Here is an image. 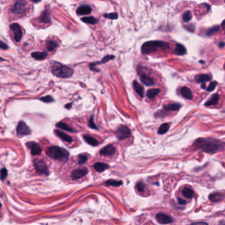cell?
I'll list each match as a JSON object with an SVG mask.
<instances>
[{"label":"cell","instance_id":"13","mask_svg":"<svg viewBox=\"0 0 225 225\" xmlns=\"http://www.w3.org/2000/svg\"><path fill=\"white\" fill-rule=\"evenodd\" d=\"M115 152H116V148L112 144H109L101 149L100 153L103 156H112Z\"/></svg>","mask_w":225,"mask_h":225},{"label":"cell","instance_id":"53","mask_svg":"<svg viewBox=\"0 0 225 225\" xmlns=\"http://www.w3.org/2000/svg\"><path fill=\"white\" fill-rule=\"evenodd\" d=\"M5 59H3V58H1V57H0V61H4Z\"/></svg>","mask_w":225,"mask_h":225},{"label":"cell","instance_id":"55","mask_svg":"<svg viewBox=\"0 0 225 225\" xmlns=\"http://www.w3.org/2000/svg\"><path fill=\"white\" fill-rule=\"evenodd\" d=\"M1 215H2V213H1V211L0 210V217H1Z\"/></svg>","mask_w":225,"mask_h":225},{"label":"cell","instance_id":"23","mask_svg":"<svg viewBox=\"0 0 225 225\" xmlns=\"http://www.w3.org/2000/svg\"><path fill=\"white\" fill-rule=\"evenodd\" d=\"M174 53L178 55H183L186 53V48L182 44H177L176 46Z\"/></svg>","mask_w":225,"mask_h":225},{"label":"cell","instance_id":"19","mask_svg":"<svg viewBox=\"0 0 225 225\" xmlns=\"http://www.w3.org/2000/svg\"><path fill=\"white\" fill-rule=\"evenodd\" d=\"M133 88L135 90V92L137 93V94L139 95L141 97H143L144 95V89L143 87L141 85V84L137 82L136 80L133 81Z\"/></svg>","mask_w":225,"mask_h":225},{"label":"cell","instance_id":"29","mask_svg":"<svg viewBox=\"0 0 225 225\" xmlns=\"http://www.w3.org/2000/svg\"><path fill=\"white\" fill-rule=\"evenodd\" d=\"M161 90L157 88H153L151 90H149L147 92V96L149 99H153L154 97H156L159 93H160Z\"/></svg>","mask_w":225,"mask_h":225},{"label":"cell","instance_id":"56","mask_svg":"<svg viewBox=\"0 0 225 225\" xmlns=\"http://www.w3.org/2000/svg\"><path fill=\"white\" fill-rule=\"evenodd\" d=\"M200 62H201V63H205V62L203 61H200Z\"/></svg>","mask_w":225,"mask_h":225},{"label":"cell","instance_id":"20","mask_svg":"<svg viewBox=\"0 0 225 225\" xmlns=\"http://www.w3.org/2000/svg\"><path fill=\"white\" fill-rule=\"evenodd\" d=\"M182 107L181 104H177V103H174V104H169L167 105H164L163 109L165 110V111H178L180 109V107Z\"/></svg>","mask_w":225,"mask_h":225},{"label":"cell","instance_id":"30","mask_svg":"<svg viewBox=\"0 0 225 225\" xmlns=\"http://www.w3.org/2000/svg\"><path fill=\"white\" fill-rule=\"evenodd\" d=\"M182 194L184 197H186V198L191 199L193 197L194 192L189 187H185V188L182 190Z\"/></svg>","mask_w":225,"mask_h":225},{"label":"cell","instance_id":"35","mask_svg":"<svg viewBox=\"0 0 225 225\" xmlns=\"http://www.w3.org/2000/svg\"><path fill=\"white\" fill-rule=\"evenodd\" d=\"M58 43L54 41H48L47 42V44H46L47 50L50 51L55 50L56 49L58 48Z\"/></svg>","mask_w":225,"mask_h":225},{"label":"cell","instance_id":"27","mask_svg":"<svg viewBox=\"0 0 225 225\" xmlns=\"http://www.w3.org/2000/svg\"><path fill=\"white\" fill-rule=\"evenodd\" d=\"M31 56L34 59L41 61V60L45 59L46 57H47V53L44 52H38V51H36V52L32 53L31 54Z\"/></svg>","mask_w":225,"mask_h":225},{"label":"cell","instance_id":"26","mask_svg":"<svg viewBox=\"0 0 225 225\" xmlns=\"http://www.w3.org/2000/svg\"><path fill=\"white\" fill-rule=\"evenodd\" d=\"M83 138H84V140H85V141L86 143H88V144L89 145H91V146H97L98 145V142L97 141V140L95 139V138H93V137L89 136H88V135L83 136Z\"/></svg>","mask_w":225,"mask_h":225},{"label":"cell","instance_id":"38","mask_svg":"<svg viewBox=\"0 0 225 225\" xmlns=\"http://www.w3.org/2000/svg\"><path fill=\"white\" fill-rule=\"evenodd\" d=\"M79 157V161L78 163L79 165H81V164H83L85 163L86 161H87V156L86 155H84V154H81L79 155L78 156Z\"/></svg>","mask_w":225,"mask_h":225},{"label":"cell","instance_id":"54","mask_svg":"<svg viewBox=\"0 0 225 225\" xmlns=\"http://www.w3.org/2000/svg\"><path fill=\"white\" fill-rule=\"evenodd\" d=\"M219 225H224V222L222 221V224H220Z\"/></svg>","mask_w":225,"mask_h":225},{"label":"cell","instance_id":"2","mask_svg":"<svg viewBox=\"0 0 225 225\" xmlns=\"http://www.w3.org/2000/svg\"><path fill=\"white\" fill-rule=\"evenodd\" d=\"M170 48L169 44L163 41H149L143 44L141 53L143 54H150L158 50H167Z\"/></svg>","mask_w":225,"mask_h":225},{"label":"cell","instance_id":"18","mask_svg":"<svg viewBox=\"0 0 225 225\" xmlns=\"http://www.w3.org/2000/svg\"><path fill=\"white\" fill-rule=\"evenodd\" d=\"M180 92H181V94L183 97L186 98V99L192 100V98H193V95H192V92L191 90L187 87H186V86L182 87L181 88V90H180Z\"/></svg>","mask_w":225,"mask_h":225},{"label":"cell","instance_id":"46","mask_svg":"<svg viewBox=\"0 0 225 225\" xmlns=\"http://www.w3.org/2000/svg\"><path fill=\"white\" fill-rule=\"evenodd\" d=\"M0 48L3 49V50H7L8 49V46L4 42L0 41Z\"/></svg>","mask_w":225,"mask_h":225},{"label":"cell","instance_id":"5","mask_svg":"<svg viewBox=\"0 0 225 225\" xmlns=\"http://www.w3.org/2000/svg\"><path fill=\"white\" fill-rule=\"evenodd\" d=\"M115 134H116L118 140H122L130 138L132 135V132L127 126L121 125L117 128L116 132H115Z\"/></svg>","mask_w":225,"mask_h":225},{"label":"cell","instance_id":"21","mask_svg":"<svg viewBox=\"0 0 225 225\" xmlns=\"http://www.w3.org/2000/svg\"><path fill=\"white\" fill-rule=\"evenodd\" d=\"M95 169L97 171V172H102L105 170H106L107 168H109V165L108 164L101 163V162H98L96 163L95 165H93Z\"/></svg>","mask_w":225,"mask_h":225},{"label":"cell","instance_id":"14","mask_svg":"<svg viewBox=\"0 0 225 225\" xmlns=\"http://www.w3.org/2000/svg\"><path fill=\"white\" fill-rule=\"evenodd\" d=\"M92 12V8L87 5L79 6L77 9V14L79 15H88Z\"/></svg>","mask_w":225,"mask_h":225},{"label":"cell","instance_id":"9","mask_svg":"<svg viewBox=\"0 0 225 225\" xmlns=\"http://www.w3.org/2000/svg\"><path fill=\"white\" fill-rule=\"evenodd\" d=\"M11 29L13 32L15 40L17 42H20L22 38L23 33L21 28L19 25L17 24V23H13V24L11 25Z\"/></svg>","mask_w":225,"mask_h":225},{"label":"cell","instance_id":"16","mask_svg":"<svg viewBox=\"0 0 225 225\" xmlns=\"http://www.w3.org/2000/svg\"><path fill=\"white\" fill-rule=\"evenodd\" d=\"M140 79L143 83L145 85L148 86H151L154 84V82L153 80V79L151 78V77L149 76L148 75L143 74L140 76Z\"/></svg>","mask_w":225,"mask_h":225},{"label":"cell","instance_id":"28","mask_svg":"<svg viewBox=\"0 0 225 225\" xmlns=\"http://www.w3.org/2000/svg\"><path fill=\"white\" fill-rule=\"evenodd\" d=\"M223 198H224L223 196L219 193L212 194H211L209 197V200L211 201H215V202H218V201H222L223 200Z\"/></svg>","mask_w":225,"mask_h":225},{"label":"cell","instance_id":"52","mask_svg":"<svg viewBox=\"0 0 225 225\" xmlns=\"http://www.w3.org/2000/svg\"><path fill=\"white\" fill-rule=\"evenodd\" d=\"M201 88H205V84H202V85H201Z\"/></svg>","mask_w":225,"mask_h":225},{"label":"cell","instance_id":"7","mask_svg":"<svg viewBox=\"0 0 225 225\" xmlns=\"http://www.w3.org/2000/svg\"><path fill=\"white\" fill-rule=\"evenodd\" d=\"M34 167L40 174L48 175L49 171L46 164L43 160H36L34 161Z\"/></svg>","mask_w":225,"mask_h":225},{"label":"cell","instance_id":"37","mask_svg":"<svg viewBox=\"0 0 225 225\" xmlns=\"http://www.w3.org/2000/svg\"><path fill=\"white\" fill-rule=\"evenodd\" d=\"M103 16H104L105 18H109V19H111V20H116V19H118V13H116V12L104 14V15Z\"/></svg>","mask_w":225,"mask_h":225},{"label":"cell","instance_id":"57","mask_svg":"<svg viewBox=\"0 0 225 225\" xmlns=\"http://www.w3.org/2000/svg\"><path fill=\"white\" fill-rule=\"evenodd\" d=\"M1 207V203H0V207Z\"/></svg>","mask_w":225,"mask_h":225},{"label":"cell","instance_id":"1","mask_svg":"<svg viewBox=\"0 0 225 225\" xmlns=\"http://www.w3.org/2000/svg\"><path fill=\"white\" fill-rule=\"evenodd\" d=\"M194 146L205 153H215L223 149L224 143L214 138H198Z\"/></svg>","mask_w":225,"mask_h":225},{"label":"cell","instance_id":"44","mask_svg":"<svg viewBox=\"0 0 225 225\" xmlns=\"http://www.w3.org/2000/svg\"><path fill=\"white\" fill-rule=\"evenodd\" d=\"M184 28L186 30H188V31L191 32H195V26L193 25H184Z\"/></svg>","mask_w":225,"mask_h":225},{"label":"cell","instance_id":"48","mask_svg":"<svg viewBox=\"0 0 225 225\" xmlns=\"http://www.w3.org/2000/svg\"><path fill=\"white\" fill-rule=\"evenodd\" d=\"M178 203H179V204H180V205H185V204H186L187 202L184 200H182V199H181V198H179L178 199Z\"/></svg>","mask_w":225,"mask_h":225},{"label":"cell","instance_id":"40","mask_svg":"<svg viewBox=\"0 0 225 225\" xmlns=\"http://www.w3.org/2000/svg\"><path fill=\"white\" fill-rule=\"evenodd\" d=\"M40 100L43 101V102H45V103H51L54 102V99L51 97L50 95L44 96V97L40 98Z\"/></svg>","mask_w":225,"mask_h":225},{"label":"cell","instance_id":"31","mask_svg":"<svg viewBox=\"0 0 225 225\" xmlns=\"http://www.w3.org/2000/svg\"><path fill=\"white\" fill-rule=\"evenodd\" d=\"M81 20L83 21V22L87 23V24H90V25H96L98 22L97 19L94 17H83L81 18Z\"/></svg>","mask_w":225,"mask_h":225},{"label":"cell","instance_id":"47","mask_svg":"<svg viewBox=\"0 0 225 225\" xmlns=\"http://www.w3.org/2000/svg\"><path fill=\"white\" fill-rule=\"evenodd\" d=\"M191 225H208V224L205 222H194V223L191 224Z\"/></svg>","mask_w":225,"mask_h":225},{"label":"cell","instance_id":"41","mask_svg":"<svg viewBox=\"0 0 225 225\" xmlns=\"http://www.w3.org/2000/svg\"><path fill=\"white\" fill-rule=\"evenodd\" d=\"M217 85V82L216 81H213L212 82H211V84L209 86V87L207 89V92H211V91L214 90L215 88H216V86Z\"/></svg>","mask_w":225,"mask_h":225},{"label":"cell","instance_id":"36","mask_svg":"<svg viewBox=\"0 0 225 225\" xmlns=\"http://www.w3.org/2000/svg\"><path fill=\"white\" fill-rule=\"evenodd\" d=\"M192 18V14L190 11L187 10L182 14V19L183 21L185 22H189V20H191Z\"/></svg>","mask_w":225,"mask_h":225},{"label":"cell","instance_id":"15","mask_svg":"<svg viewBox=\"0 0 225 225\" xmlns=\"http://www.w3.org/2000/svg\"><path fill=\"white\" fill-rule=\"evenodd\" d=\"M195 80L197 82H207L211 81L212 80V76L209 74H198L195 77Z\"/></svg>","mask_w":225,"mask_h":225},{"label":"cell","instance_id":"39","mask_svg":"<svg viewBox=\"0 0 225 225\" xmlns=\"http://www.w3.org/2000/svg\"><path fill=\"white\" fill-rule=\"evenodd\" d=\"M8 177V170L5 168H3L0 172V178L2 180H5Z\"/></svg>","mask_w":225,"mask_h":225},{"label":"cell","instance_id":"32","mask_svg":"<svg viewBox=\"0 0 225 225\" xmlns=\"http://www.w3.org/2000/svg\"><path fill=\"white\" fill-rule=\"evenodd\" d=\"M170 124L169 123H164L162 125L158 128V134H165L169 130Z\"/></svg>","mask_w":225,"mask_h":225},{"label":"cell","instance_id":"25","mask_svg":"<svg viewBox=\"0 0 225 225\" xmlns=\"http://www.w3.org/2000/svg\"><path fill=\"white\" fill-rule=\"evenodd\" d=\"M56 127L61 128V129L64 130L65 131H67V132H74L75 130L73 128L70 127L69 125H67L66 123H62V122H60V123H58L56 125Z\"/></svg>","mask_w":225,"mask_h":225},{"label":"cell","instance_id":"11","mask_svg":"<svg viewBox=\"0 0 225 225\" xmlns=\"http://www.w3.org/2000/svg\"><path fill=\"white\" fill-rule=\"evenodd\" d=\"M27 146L30 149V153L32 155H36L41 153L42 148L37 143L34 142H27Z\"/></svg>","mask_w":225,"mask_h":225},{"label":"cell","instance_id":"50","mask_svg":"<svg viewBox=\"0 0 225 225\" xmlns=\"http://www.w3.org/2000/svg\"><path fill=\"white\" fill-rule=\"evenodd\" d=\"M71 105H72V103H71V104H67L66 105H65V107H66L67 109H69L71 108Z\"/></svg>","mask_w":225,"mask_h":225},{"label":"cell","instance_id":"51","mask_svg":"<svg viewBox=\"0 0 225 225\" xmlns=\"http://www.w3.org/2000/svg\"><path fill=\"white\" fill-rule=\"evenodd\" d=\"M30 1H33L34 3H38V2H40L41 1V0H30Z\"/></svg>","mask_w":225,"mask_h":225},{"label":"cell","instance_id":"22","mask_svg":"<svg viewBox=\"0 0 225 225\" xmlns=\"http://www.w3.org/2000/svg\"><path fill=\"white\" fill-rule=\"evenodd\" d=\"M219 100V95L218 93H215L213 94L209 100L207 102L205 103V106H211V105H214L218 104Z\"/></svg>","mask_w":225,"mask_h":225},{"label":"cell","instance_id":"34","mask_svg":"<svg viewBox=\"0 0 225 225\" xmlns=\"http://www.w3.org/2000/svg\"><path fill=\"white\" fill-rule=\"evenodd\" d=\"M122 184H123L122 181H121V180H108L105 182V184L107 185V186H112L115 187L121 186Z\"/></svg>","mask_w":225,"mask_h":225},{"label":"cell","instance_id":"3","mask_svg":"<svg viewBox=\"0 0 225 225\" xmlns=\"http://www.w3.org/2000/svg\"><path fill=\"white\" fill-rule=\"evenodd\" d=\"M51 72L59 78H68L73 74V70L62 63L53 61L51 63Z\"/></svg>","mask_w":225,"mask_h":225},{"label":"cell","instance_id":"24","mask_svg":"<svg viewBox=\"0 0 225 225\" xmlns=\"http://www.w3.org/2000/svg\"><path fill=\"white\" fill-rule=\"evenodd\" d=\"M40 20L44 23H50L51 22L50 15L48 10H45L40 17Z\"/></svg>","mask_w":225,"mask_h":225},{"label":"cell","instance_id":"6","mask_svg":"<svg viewBox=\"0 0 225 225\" xmlns=\"http://www.w3.org/2000/svg\"><path fill=\"white\" fill-rule=\"evenodd\" d=\"M27 10V5L24 0H19L12 8V12L17 15H22Z\"/></svg>","mask_w":225,"mask_h":225},{"label":"cell","instance_id":"49","mask_svg":"<svg viewBox=\"0 0 225 225\" xmlns=\"http://www.w3.org/2000/svg\"><path fill=\"white\" fill-rule=\"evenodd\" d=\"M219 46L220 47V48H223V47L224 46V42H220V43L219 44Z\"/></svg>","mask_w":225,"mask_h":225},{"label":"cell","instance_id":"17","mask_svg":"<svg viewBox=\"0 0 225 225\" xmlns=\"http://www.w3.org/2000/svg\"><path fill=\"white\" fill-rule=\"evenodd\" d=\"M55 133L58 136V137H60L61 139L64 140V141L68 142V143H71L73 141L72 138L70 136L67 135V134H65L64 132H62V131H60L59 130H55Z\"/></svg>","mask_w":225,"mask_h":225},{"label":"cell","instance_id":"45","mask_svg":"<svg viewBox=\"0 0 225 225\" xmlns=\"http://www.w3.org/2000/svg\"><path fill=\"white\" fill-rule=\"evenodd\" d=\"M137 188L138 190V191L140 192H143L145 190V185L143 182H139L137 184Z\"/></svg>","mask_w":225,"mask_h":225},{"label":"cell","instance_id":"12","mask_svg":"<svg viewBox=\"0 0 225 225\" xmlns=\"http://www.w3.org/2000/svg\"><path fill=\"white\" fill-rule=\"evenodd\" d=\"M156 219L159 223L162 224H170L173 221V219L170 216L162 213H158V214L156 215Z\"/></svg>","mask_w":225,"mask_h":225},{"label":"cell","instance_id":"10","mask_svg":"<svg viewBox=\"0 0 225 225\" xmlns=\"http://www.w3.org/2000/svg\"><path fill=\"white\" fill-rule=\"evenodd\" d=\"M87 173L88 169L86 168H79L72 171L71 173V177L73 180H77L85 177Z\"/></svg>","mask_w":225,"mask_h":225},{"label":"cell","instance_id":"43","mask_svg":"<svg viewBox=\"0 0 225 225\" xmlns=\"http://www.w3.org/2000/svg\"><path fill=\"white\" fill-rule=\"evenodd\" d=\"M88 126H89V127H91V128H93V129H98L97 126L95 125V123H94V119H93V116H91L90 120H89V122H88Z\"/></svg>","mask_w":225,"mask_h":225},{"label":"cell","instance_id":"8","mask_svg":"<svg viewBox=\"0 0 225 225\" xmlns=\"http://www.w3.org/2000/svg\"><path fill=\"white\" fill-rule=\"evenodd\" d=\"M17 133L19 136L29 135L31 133V130L24 121H20L17 128Z\"/></svg>","mask_w":225,"mask_h":225},{"label":"cell","instance_id":"42","mask_svg":"<svg viewBox=\"0 0 225 225\" xmlns=\"http://www.w3.org/2000/svg\"><path fill=\"white\" fill-rule=\"evenodd\" d=\"M115 58V56L114 55H108L106 56H105V57L104 58H102V59L101 61V63H106L108 61H110L112 59H113Z\"/></svg>","mask_w":225,"mask_h":225},{"label":"cell","instance_id":"4","mask_svg":"<svg viewBox=\"0 0 225 225\" xmlns=\"http://www.w3.org/2000/svg\"><path fill=\"white\" fill-rule=\"evenodd\" d=\"M47 154L51 159L65 161L69 158V153L66 149L59 146H51L47 149Z\"/></svg>","mask_w":225,"mask_h":225},{"label":"cell","instance_id":"33","mask_svg":"<svg viewBox=\"0 0 225 225\" xmlns=\"http://www.w3.org/2000/svg\"><path fill=\"white\" fill-rule=\"evenodd\" d=\"M219 30H220V26L219 25L214 26V27L210 28V29H209L207 30V32H206V35H207V36H211L214 34L217 33V32H219Z\"/></svg>","mask_w":225,"mask_h":225}]
</instances>
